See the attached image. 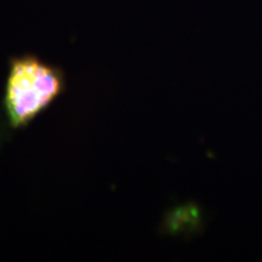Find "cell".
I'll return each instance as SVG.
<instances>
[{"instance_id":"obj_1","label":"cell","mask_w":262,"mask_h":262,"mask_svg":"<svg viewBox=\"0 0 262 262\" xmlns=\"http://www.w3.org/2000/svg\"><path fill=\"white\" fill-rule=\"evenodd\" d=\"M66 90L64 74L35 55L16 57L10 63L4 107L12 127H24L44 112Z\"/></svg>"},{"instance_id":"obj_2","label":"cell","mask_w":262,"mask_h":262,"mask_svg":"<svg viewBox=\"0 0 262 262\" xmlns=\"http://www.w3.org/2000/svg\"><path fill=\"white\" fill-rule=\"evenodd\" d=\"M185 225H189L192 229L198 228L201 225V212L195 205L189 204L175 209L166 219V228L170 232L181 231Z\"/></svg>"}]
</instances>
